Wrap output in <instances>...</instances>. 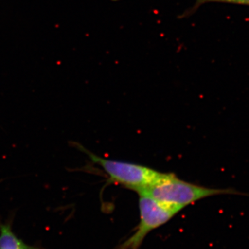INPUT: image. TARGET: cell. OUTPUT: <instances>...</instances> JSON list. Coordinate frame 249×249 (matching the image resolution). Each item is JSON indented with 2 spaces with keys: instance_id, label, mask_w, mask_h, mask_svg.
Segmentation results:
<instances>
[{
  "instance_id": "1",
  "label": "cell",
  "mask_w": 249,
  "mask_h": 249,
  "mask_svg": "<svg viewBox=\"0 0 249 249\" xmlns=\"http://www.w3.org/2000/svg\"><path fill=\"white\" fill-rule=\"evenodd\" d=\"M165 206L181 211L196 201L220 195H243L231 188H208L183 181L173 173H164L160 180L142 192ZM139 193V194H141Z\"/></svg>"
},
{
  "instance_id": "2",
  "label": "cell",
  "mask_w": 249,
  "mask_h": 249,
  "mask_svg": "<svg viewBox=\"0 0 249 249\" xmlns=\"http://www.w3.org/2000/svg\"><path fill=\"white\" fill-rule=\"evenodd\" d=\"M76 145L77 148L85 152L93 163L103 168L111 182L137 192L138 194L146 191L164 175V173H160L144 165L98 157L80 144L76 143Z\"/></svg>"
},
{
  "instance_id": "3",
  "label": "cell",
  "mask_w": 249,
  "mask_h": 249,
  "mask_svg": "<svg viewBox=\"0 0 249 249\" xmlns=\"http://www.w3.org/2000/svg\"><path fill=\"white\" fill-rule=\"evenodd\" d=\"M139 225L134 233L116 249H139L150 232L164 225L179 212L143 193L139 194Z\"/></svg>"
},
{
  "instance_id": "4",
  "label": "cell",
  "mask_w": 249,
  "mask_h": 249,
  "mask_svg": "<svg viewBox=\"0 0 249 249\" xmlns=\"http://www.w3.org/2000/svg\"><path fill=\"white\" fill-rule=\"evenodd\" d=\"M0 249H45L27 245L13 231L11 222L0 223Z\"/></svg>"
},
{
  "instance_id": "5",
  "label": "cell",
  "mask_w": 249,
  "mask_h": 249,
  "mask_svg": "<svg viewBox=\"0 0 249 249\" xmlns=\"http://www.w3.org/2000/svg\"><path fill=\"white\" fill-rule=\"evenodd\" d=\"M114 1H119V0H114ZM207 2L230 3V4L249 6V0H196V4L193 6V9H192L190 11H186V14L183 15V16H188L189 14H193V13H194V11H196V9H198L201 4Z\"/></svg>"
}]
</instances>
